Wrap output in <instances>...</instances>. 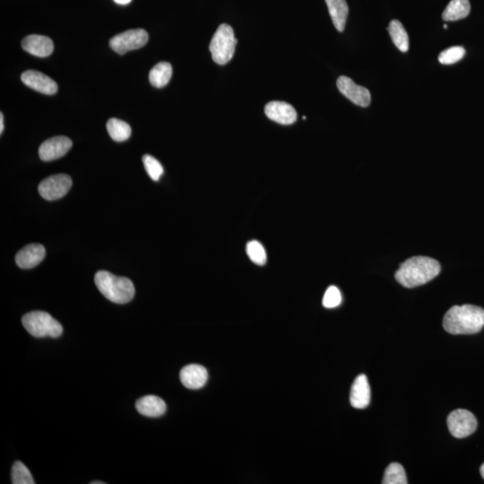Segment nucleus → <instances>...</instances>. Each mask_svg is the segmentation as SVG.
I'll use <instances>...</instances> for the list:
<instances>
[{"instance_id": "9d476101", "label": "nucleus", "mask_w": 484, "mask_h": 484, "mask_svg": "<svg viewBox=\"0 0 484 484\" xmlns=\"http://www.w3.org/2000/svg\"><path fill=\"white\" fill-rule=\"evenodd\" d=\"M72 145L73 143L67 136L51 137L42 144L39 148V155L42 161H54L66 155L70 151Z\"/></svg>"}, {"instance_id": "b1692460", "label": "nucleus", "mask_w": 484, "mask_h": 484, "mask_svg": "<svg viewBox=\"0 0 484 484\" xmlns=\"http://www.w3.org/2000/svg\"><path fill=\"white\" fill-rule=\"evenodd\" d=\"M13 484H34L30 471L20 461H16L12 467Z\"/></svg>"}, {"instance_id": "7ed1b4c3", "label": "nucleus", "mask_w": 484, "mask_h": 484, "mask_svg": "<svg viewBox=\"0 0 484 484\" xmlns=\"http://www.w3.org/2000/svg\"><path fill=\"white\" fill-rule=\"evenodd\" d=\"M94 282L101 293L114 303L125 304L135 296V286L129 278L116 276L108 271H99L94 277Z\"/></svg>"}, {"instance_id": "aec40b11", "label": "nucleus", "mask_w": 484, "mask_h": 484, "mask_svg": "<svg viewBox=\"0 0 484 484\" xmlns=\"http://www.w3.org/2000/svg\"><path fill=\"white\" fill-rule=\"evenodd\" d=\"M172 76V65L168 62H160L150 71L149 81L153 87L163 88L168 84Z\"/></svg>"}, {"instance_id": "c756f323", "label": "nucleus", "mask_w": 484, "mask_h": 484, "mask_svg": "<svg viewBox=\"0 0 484 484\" xmlns=\"http://www.w3.org/2000/svg\"><path fill=\"white\" fill-rule=\"evenodd\" d=\"M117 3V4L119 5H127L129 4L130 2L132 1V0H114Z\"/></svg>"}, {"instance_id": "f03ea898", "label": "nucleus", "mask_w": 484, "mask_h": 484, "mask_svg": "<svg viewBox=\"0 0 484 484\" xmlns=\"http://www.w3.org/2000/svg\"><path fill=\"white\" fill-rule=\"evenodd\" d=\"M440 265L429 257L409 258L395 273V279L405 288H414L429 283L440 273Z\"/></svg>"}, {"instance_id": "2f4dec72", "label": "nucleus", "mask_w": 484, "mask_h": 484, "mask_svg": "<svg viewBox=\"0 0 484 484\" xmlns=\"http://www.w3.org/2000/svg\"><path fill=\"white\" fill-rule=\"evenodd\" d=\"M91 483V484H104V483H103V482H93V483Z\"/></svg>"}, {"instance_id": "f8f14e48", "label": "nucleus", "mask_w": 484, "mask_h": 484, "mask_svg": "<svg viewBox=\"0 0 484 484\" xmlns=\"http://www.w3.org/2000/svg\"><path fill=\"white\" fill-rule=\"evenodd\" d=\"M268 119L281 125H292L297 120V113L291 104L284 101H271L265 107Z\"/></svg>"}, {"instance_id": "1a4fd4ad", "label": "nucleus", "mask_w": 484, "mask_h": 484, "mask_svg": "<svg viewBox=\"0 0 484 484\" xmlns=\"http://www.w3.org/2000/svg\"><path fill=\"white\" fill-rule=\"evenodd\" d=\"M336 84L340 93L356 106L366 108L371 104V96L367 88L358 86L351 78L340 77Z\"/></svg>"}, {"instance_id": "bb28decb", "label": "nucleus", "mask_w": 484, "mask_h": 484, "mask_svg": "<svg viewBox=\"0 0 484 484\" xmlns=\"http://www.w3.org/2000/svg\"><path fill=\"white\" fill-rule=\"evenodd\" d=\"M466 55V50L460 46H454L447 50L441 52L439 56V61L440 64L452 65L457 63Z\"/></svg>"}, {"instance_id": "f257e3e1", "label": "nucleus", "mask_w": 484, "mask_h": 484, "mask_svg": "<svg viewBox=\"0 0 484 484\" xmlns=\"http://www.w3.org/2000/svg\"><path fill=\"white\" fill-rule=\"evenodd\" d=\"M483 326L484 309L470 304L452 307L443 319V328L451 335H474Z\"/></svg>"}, {"instance_id": "cd10ccee", "label": "nucleus", "mask_w": 484, "mask_h": 484, "mask_svg": "<svg viewBox=\"0 0 484 484\" xmlns=\"http://www.w3.org/2000/svg\"><path fill=\"white\" fill-rule=\"evenodd\" d=\"M342 302L341 293L338 287L330 286L324 295L323 306L325 308L333 309L338 307Z\"/></svg>"}, {"instance_id": "ddd939ff", "label": "nucleus", "mask_w": 484, "mask_h": 484, "mask_svg": "<svg viewBox=\"0 0 484 484\" xmlns=\"http://www.w3.org/2000/svg\"><path fill=\"white\" fill-rule=\"evenodd\" d=\"M45 256V248L42 244H29L16 254L15 263L22 269H31L38 266Z\"/></svg>"}, {"instance_id": "4be33fe9", "label": "nucleus", "mask_w": 484, "mask_h": 484, "mask_svg": "<svg viewBox=\"0 0 484 484\" xmlns=\"http://www.w3.org/2000/svg\"><path fill=\"white\" fill-rule=\"evenodd\" d=\"M388 31L398 50L402 52H407L409 50V36L402 23L398 20L391 21L388 25Z\"/></svg>"}, {"instance_id": "f3484780", "label": "nucleus", "mask_w": 484, "mask_h": 484, "mask_svg": "<svg viewBox=\"0 0 484 484\" xmlns=\"http://www.w3.org/2000/svg\"><path fill=\"white\" fill-rule=\"evenodd\" d=\"M136 408L144 416L159 417L165 414L167 407L162 398L156 395H146L136 401Z\"/></svg>"}, {"instance_id": "a211bd4d", "label": "nucleus", "mask_w": 484, "mask_h": 484, "mask_svg": "<svg viewBox=\"0 0 484 484\" xmlns=\"http://www.w3.org/2000/svg\"><path fill=\"white\" fill-rule=\"evenodd\" d=\"M325 1L336 30L340 32L345 31L346 19L349 13L346 0H325Z\"/></svg>"}, {"instance_id": "7c9ffc66", "label": "nucleus", "mask_w": 484, "mask_h": 484, "mask_svg": "<svg viewBox=\"0 0 484 484\" xmlns=\"http://www.w3.org/2000/svg\"><path fill=\"white\" fill-rule=\"evenodd\" d=\"M480 474H482L483 478L484 479V463L483 464V466H480Z\"/></svg>"}, {"instance_id": "a878e982", "label": "nucleus", "mask_w": 484, "mask_h": 484, "mask_svg": "<svg viewBox=\"0 0 484 484\" xmlns=\"http://www.w3.org/2000/svg\"><path fill=\"white\" fill-rule=\"evenodd\" d=\"M143 163L150 178L153 181L158 182L163 174V167L158 160L152 155H145L143 156Z\"/></svg>"}, {"instance_id": "9b49d317", "label": "nucleus", "mask_w": 484, "mask_h": 484, "mask_svg": "<svg viewBox=\"0 0 484 484\" xmlns=\"http://www.w3.org/2000/svg\"><path fill=\"white\" fill-rule=\"evenodd\" d=\"M23 83L39 93L53 96L58 91V84L51 77L35 70L24 72L21 76Z\"/></svg>"}, {"instance_id": "423d86ee", "label": "nucleus", "mask_w": 484, "mask_h": 484, "mask_svg": "<svg viewBox=\"0 0 484 484\" xmlns=\"http://www.w3.org/2000/svg\"><path fill=\"white\" fill-rule=\"evenodd\" d=\"M149 36L144 29L121 32L110 39V48L117 54L123 55L130 51L139 50L148 42Z\"/></svg>"}, {"instance_id": "0eeeda50", "label": "nucleus", "mask_w": 484, "mask_h": 484, "mask_svg": "<svg viewBox=\"0 0 484 484\" xmlns=\"http://www.w3.org/2000/svg\"><path fill=\"white\" fill-rule=\"evenodd\" d=\"M450 433L457 439L472 435L477 428V420L471 412L464 409L454 410L447 417Z\"/></svg>"}, {"instance_id": "2eb2a0df", "label": "nucleus", "mask_w": 484, "mask_h": 484, "mask_svg": "<svg viewBox=\"0 0 484 484\" xmlns=\"http://www.w3.org/2000/svg\"><path fill=\"white\" fill-rule=\"evenodd\" d=\"M181 381L189 389H199L205 385L208 378L207 369L198 364H191L183 368L179 374Z\"/></svg>"}, {"instance_id": "412c9836", "label": "nucleus", "mask_w": 484, "mask_h": 484, "mask_svg": "<svg viewBox=\"0 0 484 484\" xmlns=\"http://www.w3.org/2000/svg\"><path fill=\"white\" fill-rule=\"evenodd\" d=\"M107 130L111 139L116 142L126 141L132 136V132L129 124L115 117L108 121Z\"/></svg>"}, {"instance_id": "5701e85b", "label": "nucleus", "mask_w": 484, "mask_h": 484, "mask_svg": "<svg viewBox=\"0 0 484 484\" xmlns=\"http://www.w3.org/2000/svg\"><path fill=\"white\" fill-rule=\"evenodd\" d=\"M408 483L407 474L404 467L400 464L392 463L385 471L384 484H407Z\"/></svg>"}, {"instance_id": "20e7f679", "label": "nucleus", "mask_w": 484, "mask_h": 484, "mask_svg": "<svg viewBox=\"0 0 484 484\" xmlns=\"http://www.w3.org/2000/svg\"><path fill=\"white\" fill-rule=\"evenodd\" d=\"M23 326L34 338H58L63 333L61 324L44 312L25 314L22 319Z\"/></svg>"}, {"instance_id": "4468645a", "label": "nucleus", "mask_w": 484, "mask_h": 484, "mask_svg": "<svg viewBox=\"0 0 484 484\" xmlns=\"http://www.w3.org/2000/svg\"><path fill=\"white\" fill-rule=\"evenodd\" d=\"M22 47L28 53L40 58L48 57L54 51V44L51 39L38 34L25 37L22 42Z\"/></svg>"}, {"instance_id": "6ab92c4d", "label": "nucleus", "mask_w": 484, "mask_h": 484, "mask_svg": "<svg viewBox=\"0 0 484 484\" xmlns=\"http://www.w3.org/2000/svg\"><path fill=\"white\" fill-rule=\"evenodd\" d=\"M470 11L469 0H451L444 9L442 18L447 22L461 20L469 15Z\"/></svg>"}, {"instance_id": "6e6552de", "label": "nucleus", "mask_w": 484, "mask_h": 484, "mask_svg": "<svg viewBox=\"0 0 484 484\" xmlns=\"http://www.w3.org/2000/svg\"><path fill=\"white\" fill-rule=\"evenodd\" d=\"M72 179L67 174L48 177L39 184L38 191L46 200L53 201L65 197L70 191Z\"/></svg>"}, {"instance_id": "39448f33", "label": "nucleus", "mask_w": 484, "mask_h": 484, "mask_svg": "<svg viewBox=\"0 0 484 484\" xmlns=\"http://www.w3.org/2000/svg\"><path fill=\"white\" fill-rule=\"evenodd\" d=\"M237 42L231 26L227 24L219 26L209 46L212 60L221 66L229 63L234 58Z\"/></svg>"}, {"instance_id": "473e14b6", "label": "nucleus", "mask_w": 484, "mask_h": 484, "mask_svg": "<svg viewBox=\"0 0 484 484\" xmlns=\"http://www.w3.org/2000/svg\"><path fill=\"white\" fill-rule=\"evenodd\" d=\"M444 28H445V29H447V25H444Z\"/></svg>"}, {"instance_id": "dca6fc26", "label": "nucleus", "mask_w": 484, "mask_h": 484, "mask_svg": "<svg viewBox=\"0 0 484 484\" xmlns=\"http://www.w3.org/2000/svg\"><path fill=\"white\" fill-rule=\"evenodd\" d=\"M350 402L352 407L364 409L371 402V387L364 374L358 376L352 386Z\"/></svg>"}, {"instance_id": "393cba45", "label": "nucleus", "mask_w": 484, "mask_h": 484, "mask_svg": "<svg viewBox=\"0 0 484 484\" xmlns=\"http://www.w3.org/2000/svg\"><path fill=\"white\" fill-rule=\"evenodd\" d=\"M248 257L258 266H263L267 262V253L262 244L257 241L248 242L246 247Z\"/></svg>"}, {"instance_id": "c85d7f7f", "label": "nucleus", "mask_w": 484, "mask_h": 484, "mask_svg": "<svg viewBox=\"0 0 484 484\" xmlns=\"http://www.w3.org/2000/svg\"><path fill=\"white\" fill-rule=\"evenodd\" d=\"M3 130H4V116L3 113H0V133L2 134Z\"/></svg>"}]
</instances>
